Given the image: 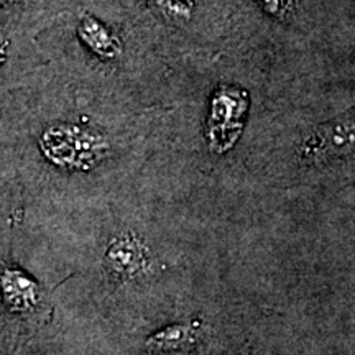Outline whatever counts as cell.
<instances>
[{
	"instance_id": "obj_9",
	"label": "cell",
	"mask_w": 355,
	"mask_h": 355,
	"mask_svg": "<svg viewBox=\"0 0 355 355\" xmlns=\"http://www.w3.org/2000/svg\"><path fill=\"white\" fill-rule=\"evenodd\" d=\"M255 2H259L266 12L275 17H279V19L285 17L288 7H290V0H255Z\"/></svg>"
},
{
	"instance_id": "obj_2",
	"label": "cell",
	"mask_w": 355,
	"mask_h": 355,
	"mask_svg": "<svg viewBox=\"0 0 355 355\" xmlns=\"http://www.w3.org/2000/svg\"><path fill=\"white\" fill-rule=\"evenodd\" d=\"M44 155L56 165L66 168H87L96 163L104 150L99 137L79 128H51L42 139Z\"/></svg>"
},
{
	"instance_id": "obj_6",
	"label": "cell",
	"mask_w": 355,
	"mask_h": 355,
	"mask_svg": "<svg viewBox=\"0 0 355 355\" xmlns=\"http://www.w3.org/2000/svg\"><path fill=\"white\" fill-rule=\"evenodd\" d=\"M78 33L81 42L97 56L105 58V60H114V58L121 55V42L94 17L84 15L83 20L79 21Z\"/></svg>"
},
{
	"instance_id": "obj_4",
	"label": "cell",
	"mask_w": 355,
	"mask_h": 355,
	"mask_svg": "<svg viewBox=\"0 0 355 355\" xmlns=\"http://www.w3.org/2000/svg\"><path fill=\"white\" fill-rule=\"evenodd\" d=\"M146 248L135 235L114 239L105 252V265L115 277L125 279L139 275L146 265Z\"/></svg>"
},
{
	"instance_id": "obj_8",
	"label": "cell",
	"mask_w": 355,
	"mask_h": 355,
	"mask_svg": "<svg viewBox=\"0 0 355 355\" xmlns=\"http://www.w3.org/2000/svg\"><path fill=\"white\" fill-rule=\"evenodd\" d=\"M165 15L175 20H188L193 12V0H153Z\"/></svg>"
},
{
	"instance_id": "obj_5",
	"label": "cell",
	"mask_w": 355,
	"mask_h": 355,
	"mask_svg": "<svg viewBox=\"0 0 355 355\" xmlns=\"http://www.w3.org/2000/svg\"><path fill=\"white\" fill-rule=\"evenodd\" d=\"M2 285L3 295H6V303L10 309L26 311L37 304L40 288L32 278L26 277L20 270H3Z\"/></svg>"
},
{
	"instance_id": "obj_3",
	"label": "cell",
	"mask_w": 355,
	"mask_h": 355,
	"mask_svg": "<svg viewBox=\"0 0 355 355\" xmlns=\"http://www.w3.org/2000/svg\"><path fill=\"white\" fill-rule=\"evenodd\" d=\"M355 148V121H339L318 128L304 141L301 157L308 162L326 159L334 155L349 153Z\"/></svg>"
},
{
	"instance_id": "obj_7",
	"label": "cell",
	"mask_w": 355,
	"mask_h": 355,
	"mask_svg": "<svg viewBox=\"0 0 355 355\" xmlns=\"http://www.w3.org/2000/svg\"><path fill=\"white\" fill-rule=\"evenodd\" d=\"M191 331L189 326H171L163 329L158 334L152 336L148 339V347L158 349V350H171V349H180L184 344H188L191 340Z\"/></svg>"
},
{
	"instance_id": "obj_1",
	"label": "cell",
	"mask_w": 355,
	"mask_h": 355,
	"mask_svg": "<svg viewBox=\"0 0 355 355\" xmlns=\"http://www.w3.org/2000/svg\"><path fill=\"white\" fill-rule=\"evenodd\" d=\"M247 109V94L241 89L220 87L216 92L206 132L209 146L216 153L232 148L245 123Z\"/></svg>"
}]
</instances>
